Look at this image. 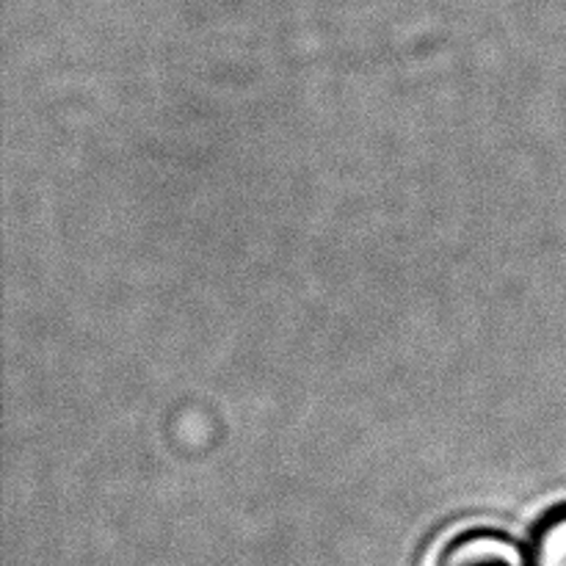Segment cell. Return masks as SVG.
Masks as SVG:
<instances>
[{
	"label": "cell",
	"mask_w": 566,
	"mask_h": 566,
	"mask_svg": "<svg viewBox=\"0 0 566 566\" xmlns=\"http://www.w3.org/2000/svg\"><path fill=\"white\" fill-rule=\"evenodd\" d=\"M437 566H531V556L501 531H470L442 551Z\"/></svg>",
	"instance_id": "obj_1"
},
{
	"label": "cell",
	"mask_w": 566,
	"mask_h": 566,
	"mask_svg": "<svg viewBox=\"0 0 566 566\" xmlns=\"http://www.w3.org/2000/svg\"><path fill=\"white\" fill-rule=\"evenodd\" d=\"M531 566H566V509L539 528L531 547Z\"/></svg>",
	"instance_id": "obj_2"
}]
</instances>
